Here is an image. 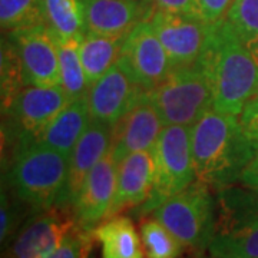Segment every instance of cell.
I'll use <instances>...</instances> for the list:
<instances>
[{
  "label": "cell",
  "mask_w": 258,
  "mask_h": 258,
  "mask_svg": "<svg viewBox=\"0 0 258 258\" xmlns=\"http://www.w3.org/2000/svg\"><path fill=\"white\" fill-rule=\"evenodd\" d=\"M191 147L197 179L215 191L237 184L258 151L257 144L244 132L238 115L214 108L192 125Z\"/></svg>",
  "instance_id": "cell-2"
},
{
  "label": "cell",
  "mask_w": 258,
  "mask_h": 258,
  "mask_svg": "<svg viewBox=\"0 0 258 258\" xmlns=\"http://www.w3.org/2000/svg\"><path fill=\"white\" fill-rule=\"evenodd\" d=\"M152 217L157 218L185 248L195 252L208 249L215 227V198L211 188L195 181L165 203Z\"/></svg>",
  "instance_id": "cell-6"
},
{
  "label": "cell",
  "mask_w": 258,
  "mask_h": 258,
  "mask_svg": "<svg viewBox=\"0 0 258 258\" xmlns=\"http://www.w3.org/2000/svg\"><path fill=\"white\" fill-rule=\"evenodd\" d=\"M151 3L158 10H164V12H169V13L184 15V16L197 19L195 0H151Z\"/></svg>",
  "instance_id": "cell-32"
},
{
  "label": "cell",
  "mask_w": 258,
  "mask_h": 258,
  "mask_svg": "<svg viewBox=\"0 0 258 258\" xmlns=\"http://www.w3.org/2000/svg\"><path fill=\"white\" fill-rule=\"evenodd\" d=\"M148 22L168 53L172 71L198 62L208 36V23L158 9H154Z\"/></svg>",
  "instance_id": "cell-10"
},
{
  "label": "cell",
  "mask_w": 258,
  "mask_h": 258,
  "mask_svg": "<svg viewBox=\"0 0 258 258\" xmlns=\"http://www.w3.org/2000/svg\"><path fill=\"white\" fill-rule=\"evenodd\" d=\"M116 174L118 164L109 149L88 174L72 207L78 227L92 231L106 220L116 191Z\"/></svg>",
  "instance_id": "cell-14"
},
{
  "label": "cell",
  "mask_w": 258,
  "mask_h": 258,
  "mask_svg": "<svg viewBox=\"0 0 258 258\" xmlns=\"http://www.w3.org/2000/svg\"><path fill=\"white\" fill-rule=\"evenodd\" d=\"M71 102L60 86H23L3 118L19 139L36 138Z\"/></svg>",
  "instance_id": "cell-11"
},
{
  "label": "cell",
  "mask_w": 258,
  "mask_h": 258,
  "mask_svg": "<svg viewBox=\"0 0 258 258\" xmlns=\"http://www.w3.org/2000/svg\"><path fill=\"white\" fill-rule=\"evenodd\" d=\"M119 63L89 86L86 95L91 119L113 126L145 95Z\"/></svg>",
  "instance_id": "cell-13"
},
{
  "label": "cell",
  "mask_w": 258,
  "mask_h": 258,
  "mask_svg": "<svg viewBox=\"0 0 258 258\" xmlns=\"http://www.w3.org/2000/svg\"><path fill=\"white\" fill-rule=\"evenodd\" d=\"M102 258H145L141 234L126 215H113L92 230Z\"/></svg>",
  "instance_id": "cell-20"
},
{
  "label": "cell",
  "mask_w": 258,
  "mask_h": 258,
  "mask_svg": "<svg viewBox=\"0 0 258 258\" xmlns=\"http://www.w3.org/2000/svg\"><path fill=\"white\" fill-rule=\"evenodd\" d=\"M86 32L105 36H128L154 12L151 0H83Z\"/></svg>",
  "instance_id": "cell-17"
},
{
  "label": "cell",
  "mask_w": 258,
  "mask_h": 258,
  "mask_svg": "<svg viewBox=\"0 0 258 258\" xmlns=\"http://www.w3.org/2000/svg\"><path fill=\"white\" fill-rule=\"evenodd\" d=\"M91 122L86 96L71 101L36 138H32L71 157L75 145Z\"/></svg>",
  "instance_id": "cell-19"
},
{
  "label": "cell",
  "mask_w": 258,
  "mask_h": 258,
  "mask_svg": "<svg viewBox=\"0 0 258 258\" xmlns=\"http://www.w3.org/2000/svg\"><path fill=\"white\" fill-rule=\"evenodd\" d=\"M111 142L112 126L91 119L71 154L68 181L57 207L72 210L86 176L111 149Z\"/></svg>",
  "instance_id": "cell-16"
},
{
  "label": "cell",
  "mask_w": 258,
  "mask_h": 258,
  "mask_svg": "<svg viewBox=\"0 0 258 258\" xmlns=\"http://www.w3.org/2000/svg\"><path fill=\"white\" fill-rule=\"evenodd\" d=\"M238 118L247 137L258 145V95L245 103Z\"/></svg>",
  "instance_id": "cell-31"
},
{
  "label": "cell",
  "mask_w": 258,
  "mask_h": 258,
  "mask_svg": "<svg viewBox=\"0 0 258 258\" xmlns=\"http://www.w3.org/2000/svg\"><path fill=\"white\" fill-rule=\"evenodd\" d=\"M145 258H179L184 245L154 217H144L139 224Z\"/></svg>",
  "instance_id": "cell-25"
},
{
  "label": "cell",
  "mask_w": 258,
  "mask_h": 258,
  "mask_svg": "<svg viewBox=\"0 0 258 258\" xmlns=\"http://www.w3.org/2000/svg\"><path fill=\"white\" fill-rule=\"evenodd\" d=\"M225 19L258 62V0H234Z\"/></svg>",
  "instance_id": "cell-26"
},
{
  "label": "cell",
  "mask_w": 258,
  "mask_h": 258,
  "mask_svg": "<svg viewBox=\"0 0 258 258\" xmlns=\"http://www.w3.org/2000/svg\"><path fill=\"white\" fill-rule=\"evenodd\" d=\"M2 115L6 113L18 93L26 86L23 82L16 49L9 37L2 40Z\"/></svg>",
  "instance_id": "cell-27"
},
{
  "label": "cell",
  "mask_w": 258,
  "mask_h": 258,
  "mask_svg": "<svg viewBox=\"0 0 258 258\" xmlns=\"http://www.w3.org/2000/svg\"><path fill=\"white\" fill-rule=\"evenodd\" d=\"M78 227L69 208L52 207L39 211L19 231L9 251V258H46L64 237Z\"/></svg>",
  "instance_id": "cell-12"
},
{
  "label": "cell",
  "mask_w": 258,
  "mask_h": 258,
  "mask_svg": "<svg viewBox=\"0 0 258 258\" xmlns=\"http://www.w3.org/2000/svg\"><path fill=\"white\" fill-rule=\"evenodd\" d=\"M238 184L258 192V151L248 162V165L245 166L244 171L241 172Z\"/></svg>",
  "instance_id": "cell-33"
},
{
  "label": "cell",
  "mask_w": 258,
  "mask_h": 258,
  "mask_svg": "<svg viewBox=\"0 0 258 258\" xmlns=\"http://www.w3.org/2000/svg\"><path fill=\"white\" fill-rule=\"evenodd\" d=\"M43 6L46 26L57 39L85 36L83 0H43Z\"/></svg>",
  "instance_id": "cell-23"
},
{
  "label": "cell",
  "mask_w": 258,
  "mask_h": 258,
  "mask_svg": "<svg viewBox=\"0 0 258 258\" xmlns=\"http://www.w3.org/2000/svg\"><path fill=\"white\" fill-rule=\"evenodd\" d=\"M165 128L161 115L145 95L113 126L111 152L116 164L141 151H152Z\"/></svg>",
  "instance_id": "cell-15"
},
{
  "label": "cell",
  "mask_w": 258,
  "mask_h": 258,
  "mask_svg": "<svg viewBox=\"0 0 258 258\" xmlns=\"http://www.w3.org/2000/svg\"><path fill=\"white\" fill-rule=\"evenodd\" d=\"M151 152L155 166L154 185L149 198L137 208L141 218L152 214L161 204L197 181L191 128L182 125L165 126Z\"/></svg>",
  "instance_id": "cell-5"
},
{
  "label": "cell",
  "mask_w": 258,
  "mask_h": 258,
  "mask_svg": "<svg viewBox=\"0 0 258 258\" xmlns=\"http://www.w3.org/2000/svg\"><path fill=\"white\" fill-rule=\"evenodd\" d=\"M234 0H195L197 19L204 23H217L227 18Z\"/></svg>",
  "instance_id": "cell-30"
},
{
  "label": "cell",
  "mask_w": 258,
  "mask_h": 258,
  "mask_svg": "<svg viewBox=\"0 0 258 258\" xmlns=\"http://www.w3.org/2000/svg\"><path fill=\"white\" fill-rule=\"evenodd\" d=\"M126 36H105L86 32L81 42V60L89 86L119 60Z\"/></svg>",
  "instance_id": "cell-21"
},
{
  "label": "cell",
  "mask_w": 258,
  "mask_h": 258,
  "mask_svg": "<svg viewBox=\"0 0 258 258\" xmlns=\"http://www.w3.org/2000/svg\"><path fill=\"white\" fill-rule=\"evenodd\" d=\"M154 157L151 151L134 152L118 164L116 191L106 218L138 208L147 201L154 185Z\"/></svg>",
  "instance_id": "cell-18"
},
{
  "label": "cell",
  "mask_w": 258,
  "mask_h": 258,
  "mask_svg": "<svg viewBox=\"0 0 258 258\" xmlns=\"http://www.w3.org/2000/svg\"><path fill=\"white\" fill-rule=\"evenodd\" d=\"M26 86H59L57 37L46 25L8 33Z\"/></svg>",
  "instance_id": "cell-9"
},
{
  "label": "cell",
  "mask_w": 258,
  "mask_h": 258,
  "mask_svg": "<svg viewBox=\"0 0 258 258\" xmlns=\"http://www.w3.org/2000/svg\"><path fill=\"white\" fill-rule=\"evenodd\" d=\"M3 32H16L46 25L43 0H0Z\"/></svg>",
  "instance_id": "cell-24"
},
{
  "label": "cell",
  "mask_w": 258,
  "mask_h": 258,
  "mask_svg": "<svg viewBox=\"0 0 258 258\" xmlns=\"http://www.w3.org/2000/svg\"><path fill=\"white\" fill-rule=\"evenodd\" d=\"M82 37L57 39L59 52V86L71 101L88 95L89 83L81 60Z\"/></svg>",
  "instance_id": "cell-22"
},
{
  "label": "cell",
  "mask_w": 258,
  "mask_h": 258,
  "mask_svg": "<svg viewBox=\"0 0 258 258\" xmlns=\"http://www.w3.org/2000/svg\"><path fill=\"white\" fill-rule=\"evenodd\" d=\"M212 258H258V192L245 186L217 191Z\"/></svg>",
  "instance_id": "cell-4"
},
{
  "label": "cell",
  "mask_w": 258,
  "mask_h": 258,
  "mask_svg": "<svg viewBox=\"0 0 258 258\" xmlns=\"http://www.w3.org/2000/svg\"><path fill=\"white\" fill-rule=\"evenodd\" d=\"M93 242L95 237L92 231H85L81 227H75L64 237L60 245L46 258H88Z\"/></svg>",
  "instance_id": "cell-28"
},
{
  "label": "cell",
  "mask_w": 258,
  "mask_h": 258,
  "mask_svg": "<svg viewBox=\"0 0 258 258\" xmlns=\"http://www.w3.org/2000/svg\"><path fill=\"white\" fill-rule=\"evenodd\" d=\"M197 63L208 79L215 111L240 115L245 103L258 95V62L227 19L210 25Z\"/></svg>",
  "instance_id": "cell-1"
},
{
  "label": "cell",
  "mask_w": 258,
  "mask_h": 258,
  "mask_svg": "<svg viewBox=\"0 0 258 258\" xmlns=\"http://www.w3.org/2000/svg\"><path fill=\"white\" fill-rule=\"evenodd\" d=\"M118 63L147 92L165 81L172 71L168 53L148 20L131 30Z\"/></svg>",
  "instance_id": "cell-8"
},
{
  "label": "cell",
  "mask_w": 258,
  "mask_h": 258,
  "mask_svg": "<svg viewBox=\"0 0 258 258\" xmlns=\"http://www.w3.org/2000/svg\"><path fill=\"white\" fill-rule=\"evenodd\" d=\"M71 157L32 138L19 139L8 166V188L33 211L57 207L68 181Z\"/></svg>",
  "instance_id": "cell-3"
},
{
  "label": "cell",
  "mask_w": 258,
  "mask_h": 258,
  "mask_svg": "<svg viewBox=\"0 0 258 258\" xmlns=\"http://www.w3.org/2000/svg\"><path fill=\"white\" fill-rule=\"evenodd\" d=\"M147 98L165 126L192 128L205 112L212 109L211 88L198 63L171 71L165 81L148 91Z\"/></svg>",
  "instance_id": "cell-7"
},
{
  "label": "cell",
  "mask_w": 258,
  "mask_h": 258,
  "mask_svg": "<svg viewBox=\"0 0 258 258\" xmlns=\"http://www.w3.org/2000/svg\"><path fill=\"white\" fill-rule=\"evenodd\" d=\"M0 242L5 247V244L13 237L15 231L19 225V207L20 203L16 198V203L12 200L13 192L8 186H2V195H0Z\"/></svg>",
  "instance_id": "cell-29"
}]
</instances>
